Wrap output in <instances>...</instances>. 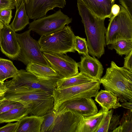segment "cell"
Instances as JSON below:
<instances>
[{
	"instance_id": "cell-30",
	"label": "cell",
	"mask_w": 132,
	"mask_h": 132,
	"mask_svg": "<svg viewBox=\"0 0 132 132\" xmlns=\"http://www.w3.org/2000/svg\"><path fill=\"white\" fill-rule=\"evenodd\" d=\"M113 111L111 110L105 113L95 132H108L110 120Z\"/></svg>"
},
{
	"instance_id": "cell-21",
	"label": "cell",
	"mask_w": 132,
	"mask_h": 132,
	"mask_svg": "<svg viewBox=\"0 0 132 132\" xmlns=\"http://www.w3.org/2000/svg\"><path fill=\"white\" fill-rule=\"evenodd\" d=\"M95 80L80 72L77 75L59 79L56 82L58 89H62Z\"/></svg>"
},
{
	"instance_id": "cell-5",
	"label": "cell",
	"mask_w": 132,
	"mask_h": 132,
	"mask_svg": "<svg viewBox=\"0 0 132 132\" xmlns=\"http://www.w3.org/2000/svg\"><path fill=\"white\" fill-rule=\"evenodd\" d=\"M75 36L71 27L67 25L55 32L41 36L38 41L42 52L66 54L75 52Z\"/></svg>"
},
{
	"instance_id": "cell-19",
	"label": "cell",
	"mask_w": 132,
	"mask_h": 132,
	"mask_svg": "<svg viewBox=\"0 0 132 132\" xmlns=\"http://www.w3.org/2000/svg\"><path fill=\"white\" fill-rule=\"evenodd\" d=\"M104 113L101 108L94 115L83 117L77 132H95Z\"/></svg>"
},
{
	"instance_id": "cell-12",
	"label": "cell",
	"mask_w": 132,
	"mask_h": 132,
	"mask_svg": "<svg viewBox=\"0 0 132 132\" xmlns=\"http://www.w3.org/2000/svg\"><path fill=\"white\" fill-rule=\"evenodd\" d=\"M66 2V0H29L25 4L26 9L29 19L34 20L46 16L55 7L63 8Z\"/></svg>"
},
{
	"instance_id": "cell-44",
	"label": "cell",
	"mask_w": 132,
	"mask_h": 132,
	"mask_svg": "<svg viewBox=\"0 0 132 132\" xmlns=\"http://www.w3.org/2000/svg\"><path fill=\"white\" fill-rule=\"evenodd\" d=\"M4 83L0 81V84H3Z\"/></svg>"
},
{
	"instance_id": "cell-28",
	"label": "cell",
	"mask_w": 132,
	"mask_h": 132,
	"mask_svg": "<svg viewBox=\"0 0 132 132\" xmlns=\"http://www.w3.org/2000/svg\"><path fill=\"white\" fill-rule=\"evenodd\" d=\"M56 111L53 109L44 116V119L41 126L40 132H47L54 120Z\"/></svg>"
},
{
	"instance_id": "cell-20",
	"label": "cell",
	"mask_w": 132,
	"mask_h": 132,
	"mask_svg": "<svg viewBox=\"0 0 132 132\" xmlns=\"http://www.w3.org/2000/svg\"><path fill=\"white\" fill-rule=\"evenodd\" d=\"M26 71L42 79H51L62 78L51 67L31 62L26 65Z\"/></svg>"
},
{
	"instance_id": "cell-29",
	"label": "cell",
	"mask_w": 132,
	"mask_h": 132,
	"mask_svg": "<svg viewBox=\"0 0 132 132\" xmlns=\"http://www.w3.org/2000/svg\"><path fill=\"white\" fill-rule=\"evenodd\" d=\"M24 106L19 102L3 97L0 100V114L15 108Z\"/></svg>"
},
{
	"instance_id": "cell-42",
	"label": "cell",
	"mask_w": 132,
	"mask_h": 132,
	"mask_svg": "<svg viewBox=\"0 0 132 132\" xmlns=\"http://www.w3.org/2000/svg\"><path fill=\"white\" fill-rule=\"evenodd\" d=\"M29 0H24V2L25 3V4H27L29 1Z\"/></svg>"
},
{
	"instance_id": "cell-3",
	"label": "cell",
	"mask_w": 132,
	"mask_h": 132,
	"mask_svg": "<svg viewBox=\"0 0 132 132\" xmlns=\"http://www.w3.org/2000/svg\"><path fill=\"white\" fill-rule=\"evenodd\" d=\"M3 97L21 103L31 115L43 116L54 107L53 94L41 90L7 91Z\"/></svg>"
},
{
	"instance_id": "cell-25",
	"label": "cell",
	"mask_w": 132,
	"mask_h": 132,
	"mask_svg": "<svg viewBox=\"0 0 132 132\" xmlns=\"http://www.w3.org/2000/svg\"><path fill=\"white\" fill-rule=\"evenodd\" d=\"M110 45L109 49H115L117 53L121 56L127 55L132 51V40H119Z\"/></svg>"
},
{
	"instance_id": "cell-18",
	"label": "cell",
	"mask_w": 132,
	"mask_h": 132,
	"mask_svg": "<svg viewBox=\"0 0 132 132\" xmlns=\"http://www.w3.org/2000/svg\"><path fill=\"white\" fill-rule=\"evenodd\" d=\"M95 97V100L101 107L105 113L107 112L110 109L121 106L117 97L110 91L101 90Z\"/></svg>"
},
{
	"instance_id": "cell-1",
	"label": "cell",
	"mask_w": 132,
	"mask_h": 132,
	"mask_svg": "<svg viewBox=\"0 0 132 132\" xmlns=\"http://www.w3.org/2000/svg\"><path fill=\"white\" fill-rule=\"evenodd\" d=\"M77 7L87 37L88 53L99 59L104 53L106 45L105 19L94 15L79 0H77Z\"/></svg>"
},
{
	"instance_id": "cell-31",
	"label": "cell",
	"mask_w": 132,
	"mask_h": 132,
	"mask_svg": "<svg viewBox=\"0 0 132 132\" xmlns=\"http://www.w3.org/2000/svg\"><path fill=\"white\" fill-rule=\"evenodd\" d=\"M12 17L11 9H5L0 12V21L4 24L9 25Z\"/></svg>"
},
{
	"instance_id": "cell-13",
	"label": "cell",
	"mask_w": 132,
	"mask_h": 132,
	"mask_svg": "<svg viewBox=\"0 0 132 132\" xmlns=\"http://www.w3.org/2000/svg\"><path fill=\"white\" fill-rule=\"evenodd\" d=\"M2 53L9 59L16 60L20 53L21 47L16 33L10 25L4 24L0 44Z\"/></svg>"
},
{
	"instance_id": "cell-33",
	"label": "cell",
	"mask_w": 132,
	"mask_h": 132,
	"mask_svg": "<svg viewBox=\"0 0 132 132\" xmlns=\"http://www.w3.org/2000/svg\"><path fill=\"white\" fill-rule=\"evenodd\" d=\"M15 7L14 0H0V12L5 9H13Z\"/></svg>"
},
{
	"instance_id": "cell-35",
	"label": "cell",
	"mask_w": 132,
	"mask_h": 132,
	"mask_svg": "<svg viewBox=\"0 0 132 132\" xmlns=\"http://www.w3.org/2000/svg\"><path fill=\"white\" fill-rule=\"evenodd\" d=\"M121 6L128 12L132 19V0H119Z\"/></svg>"
},
{
	"instance_id": "cell-10",
	"label": "cell",
	"mask_w": 132,
	"mask_h": 132,
	"mask_svg": "<svg viewBox=\"0 0 132 132\" xmlns=\"http://www.w3.org/2000/svg\"><path fill=\"white\" fill-rule=\"evenodd\" d=\"M56 111L54 120L48 132H77L83 117L72 110H58Z\"/></svg>"
},
{
	"instance_id": "cell-17",
	"label": "cell",
	"mask_w": 132,
	"mask_h": 132,
	"mask_svg": "<svg viewBox=\"0 0 132 132\" xmlns=\"http://www.w3.org/2000/svg\"><path fill=\"white\" fill-rule=\"evenodd\" d=\"M44 116H26L18 121L15 132H40Z\"/></svg>"
},
{
	"instance_id": "cell-22",
	"label": "cell",
	"mask_w": 132,
	"mask_h": 132,
	"mask_svg": "<svg viewBox=\"0 0 132 132\" xmlns=\"http://www.w3.org/2000/svg\"><path fill=\"white\" fill-rule=\"evenodd\" d=\"M29 19L26 12L25 4L24 2L16 10L15 17L10 25L15 32L20 31L29 24Z\"/></svg>"
},
{
	"instance_id": "cell-45",
	"label": "cell",
	"mask_w": 132,
	"mask_h": 132,
	"mask_svg": "<svg viewBox=\"0 0 132 132\" xmlns=\"http://www.w3.org/2000/svg\"><path fill=\"white\" fill-rule=\"evenodd\" d=\"M113 2H114L115 1V0H110Z\"/></svg>"
},
{
	"instance_id": "cell-2",
	"label": "cell",
	"mask_w": 132,
	"mask_h": 132,
	"mask_svg": "<svg viewBox=\"0 0 132 132\" xmlns=\"http://www.w3.org/2000/svg\"><path fill=\"white\" fill-rule=\"evenodd\" d=\"M98 81L105 89L116 96L121 102H132V72L120 67L113 61Z\"/></svg>"
},
{
	"instance_id": "cell-37",
	"label": "cell",
	"mask_w": 132,
	"mask_h": 132,
	"mask_svg": "<svg viewBox=\"0 0 132 132\" xmlns=\"http://www.w3.org/2000/svg\"><path fill=\"white\" fill-rule=\"evenodd\" d=\"M120 10L119 5L114 4L111 8V13L109 18L110 19L117 15L119 13Z\"/></svg>"
},
{
	"instance_id": "cell-7",
	"label": "cell",
	"mask_w": 132,
	"mask_h": 132,
	"mask_svg": "<svg viewBox=\"0 0 132 132\" xmlns=\"http://www.w3.org/2000/svg\"><path fill=\"white\" fill-rule=\"evenodd\" d=\"M120 11L110 19L105 35L106 45L121 40H132V19L128 12L119 5Z\"/></svg>"
},
{
	"instance_id": "cell-9",
	"label": "cell",
	"mask_w": 132,
	"mask_h": 132,
	"mask_svg": "<svg viewBox=\"0 0 132 132\" xmlns=\"http://www.w3.org/2000/svg\"><path fill=\"white\" fill-rule=\"evenodd\" d=\"M72 21L60 9L52 14L34 20L29 23L28 29L40 36H46L62 29Z\"/></svg>"
},
{
	"instance_id": "cell-38",
	"label": "cell",
	"mask_w": 132,
	"mask_h": 132,
	"mask_svg": "<svg viewBox=\"0 0 132 132\" xmlns=\"http://www.w3.org/2000/svg\"><path fill=\"white\" fill-rule=\"evenodd\" d=\"M121 104V106L132 111V103L128 101L122 102Z\"/></svg>"
},
{
	"instance_id": "cell-15",
	"label": "cell",
	"mask_w": 132,
	"mask_h": 132,
	"mask_svg": "<svg viewBox=\"0 0 132 132\" xmlns=\"http://www.w3.org/2000/svg\"><path fill=\"white\" fill-rule=\"evenodd\" d=\"M78 68L82 72L95 80H98L102 76L103 70L102 65L95 57L88 55L81 57Z\"/></svg>"
},
{
	"instance_id": "cell-27",
	"label": "cell",
	"mask_w": 132,
	"mask_h": 132,
	"mask_svg": "<svg viewBox=\"0 0 132 132\" xmlns=\"http://www.w3.org/2000/svg\"><path fill=\"white\" fill-rule=\"evenodd\" d=\"M74 48L75 50L80 54L84 55H88V46L85 38L75 36L74 40Z\"/></svg>"
},
{
	"instance_id": "cell-34",
	"label": "cell",
	"mask_w": 132,
	"mask_h": 132,
	"mask_svg": "<svg viewBox=\"0 0 132 132\" xmlns=\"http://www.w3.org/2000/svg\"><path fill=\"white\" fill-rule=\"evenodd\" d=\"M18 121L14 123H9L0 127V132H15L18 127Z\"/></svg>"
},
{
	"instance_id": "cell-6",
	"label": "cell",
	"mask_w": 132,
	"mask_h": 132,
	"mask_svg": "<svg viewBox=\"0 0 132 132\" xmlns=\"http://www.w3.org/2000/svg\"><path fill=\"white\" fill-rule=\"evenodd\" d=\"M100 84L97 80L62 89L55 88L53 93V109L57 110L64 102L79 98L95 97L99 92Z\"/></svg>"
},
{
	"instance_id": "cell-11",
	"label": "cell",
	"mask_w": 132,
	"mask_h": 132,
	"mask_svg": "<svg viewBox=\"0 0 132 132\" xmlns=\"http://www.w3.org/2000/svg\"><path fill=\"white\" fill-rule=\"evenodd\" d=\"M52 68L62 78H68L78 73V63L66 54L42 52Z\"/></svg>"
},
{
	"instance_id": "cell-39",
	"label": "cell",
	"mask_w": 132,
	"mask_h": 132,
	"mask_svg": "<svg viewBox=\"0 0 132 132\" xmlns=\"http://www.w3.org/2000/svg\"><path fill=\"white\" fill-rule=\"evenodd\" d=\"M7 90V89L4 84H0V96L3 97Z\"/></svg>"
},
{
	"instance_id": "cell-24",
	"label": "cell",
	"mask_w": 132,
	"mask_h": 132,
	"mask_svg": "<svg viewBox=\"0 0 132 132\" xmlns=\"http://www.w3.org/2000/svg\"><path fill=\"white\" fill-rule=\"evenodd\" d=\"M18 71L11 61L0 58V74L3 82L6 79L13 77Z\"/></svg>"
},
{
	"instance_id": "cell-23",
	"label": "cell",
	"mask_w": 132,
	"mask_h": 132,
	"mask_svg": "<svg viewBox=\"0 0 132 132\" xmlns=\"http://www.w3.org/2000/svg\"><path fill=\"white\" fill-rule=\"evenodd\" d=\"M29 114V109L24 106L15 108L0 114V123L18 121Z\"/></svg>"
},
{
	"instance_id": "cell-8",
	"label": "cell",
	"mask_w": 132,
	"mask_h": 132,
	"mask_svg": "<svg viewBox=\"0 0 132 132\" xmlns=\"http://www.w3.org/2000/svg\"><path fill=\"white\" fill-rule=\"evenodd\" d=\"M31 30L29 29L16 36L21 47L19 55L17 59L26 65L34 63L50 67L43 56L37 41L30 36Z\"/></svg>"
},
{
	"instance_id": "cell-26",
	"label": "cell",
	"mask_w": 132,
	"mask_h": 132,
	"mask_svg": "<svg viewBox=\"0 0 132 132\" xmlns=\"http://www.w3.org/2000/svg\"><path fill=\"white\" fill-rule=\"evenodd\" d=\"M112 132H132V111L128 110L123 113L119 126Z\"/></svg>"
},
{
	"instance_id": "cell-14",
	"label": "cell",
	"mask_w": 132,
	"mask_h": 132,
	"mask_svg": "<svg viewBox=\"0 0 132 132\" xmlns=\"http://www.w3.org/2000/svg\"><path fill=\"white\" fill-rule=\"evenodd\" d=\"M65 109L75 110L83 117L94 115L97 113L98 111L94 101L91 98L84 97L69 100L63 102L58 110Z\"/></svg>"
},
{
	"instance_id": "cell-4",
	"label": "cell",
	"mask_w": 132,
	"mask_h": 132,
	"mask_svg": "<svg viewBox=\"0 0 132 132\" xmlns=\"http://www.w3.org/2000/svg\"><path fill=\"white\" fill-rule=\"evenodd\" d=\"M60 78L42 79L22 69L19 70L11 80L4 82V84L7 89V91L39 90L52 94L56 87V82Z\"/></svg>"
},
{
	"instance_id": "cell-43",
	"label": "cell",
	"mask_w": 132,
	"mask_h": 132,
	"mask_svg": "<svg viewBox=\"0 0 132 132\" xmlns=\"http://www.w3.org/2000/svg\"><path fill=\"white\" fill-rule=\"evenodd\" d=\"M0 81L2 82H3L2 81V79H1V75H0Z\"/></svg>"
},
{
	"instance_id": "cell-41",
	"label": "cell",
	"mask_w": 132,
	"mask_h": 132,
	"mask_svg": "<svg viewBox=\"0 0 132 132\" xmlns=\"http://www.w3.org/2000/svg\"><path fill=\"white\" fill-rule=\"evenodd\" d=\"M4 26V24L0 21V44L1 42V38L3 29Z\"/></svg>"
},
{
	"instance_id": "cell-36",
	"label": "cell",
	"mask_w": 132,
	"mask_h": 132,
	"mask_svg": "<svg viewBox=\"0 0 132 132\" xmlns=\"http://www.w3.org/2000/svg\"><path fill=\"white\" fill-rule=\"evenodd\" d=\"M123 67L132 72V51L124 58Z\"/></svg>"
},
{
	"instance_id": "cell-16",
	"label": "cell",
	"mask_w": 132,
	"mask_h": 132,
	"mask_svg": "<svg viewBox=\"0 0 132 132\" xmlns=\"http://www.w3.org/2000/svg\"><path fill=\"white\" fill-rule=\"evenodd\" d=\"M93 14L101 18H109L114 2L110 0H79Z\"/></svg>"
},
{
	"instance_id": "cell-32",
	"label": "cell",
	"mask_w": 132,
	"mask_h": 132,
	"mask_svg": "<svg viewBox=\"0 0 132 132\" xmlns=\"http://www.w3.org/2000/svg\"><path fill=\"white\" fill-rule=\"evenodd\" d=\"M120 116L117 114L112 115L109 125L108 132H111L120 124Z\"/></svg>"
},
{
	"instance_id": "cell-40",
	"label": "cell",
	"mask_w": 132,
	"mask_h": 132,
	"mask_svg": "<svg viewBox=\"0 0 132 132\" xmlns=\"http://www.w3.org/2000/svg\"><path fill=\"white\" fill-rule=\"evenodd\" d=\"M15 7H16V10H17L22 3L23 2H24V0H14Z\"/></svg>"
}]
</instances>
